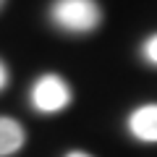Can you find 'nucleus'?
I'll list each match as a JSON object with an SVG mask.
<instances>
[{
	"label": "nucleus",
	"mask_w": 157,
	"mask_h": 157,
	"mask_svg": "<svg viewBox=\"0 0 157 157\" xmlns=\"http://www.w3.org/2000/svg\"><path fill=\"white\" fill-rule=\"evenodd\" d=\"M50 18L63 32H92L97 29L102 13L94 0H55Z\"/></svg>",
	"instance_id": "1"
},
{
	"label": "nucleus",
	"mask_w": 157,
	"mask_h": 157,
	"mask_svg": "<svg viewBox=\"0 0 157 157\" xmlns=\"http://www.w3.org/2000/svg\"><path fill=\"white\" fill-rule=\"evenodd\" d=\"M128 131L139 141H157V105H141L131 113Z\"/></svg>",
	"instance_id": "3"
},
{
	"label": "nucleus",
	"mask_w": 157,
	"mask_h": 157,
	"mask_svg": "<svg viewBox=\"0 0 157 157\" xmlns=\"http://www.w3.org/2000/svg\"><path fill=\"white\" fill-rule=\"evenodd\" d=\"M6 84H8V71H6V66L0 63V89H3Z\"/></svg>",
	"instance_id": "6"
},
{
	"label": "nucleus",
	"mask_w": 157,
	"mask_h": 157,
	"mask_svg": "<svg viewBox=\"0 0 157 157\" xmlns=\"http://www.w3.org/2000/svg\"><path fill=\"white\" fill-rule=\"evenodd\" d=\"M0 6H3V0H0Z\"/></svg>",
	"instance_id": "8"
},
{
	"label": "nucleus",
	"mask_w": 157,
	"mask_h": 157,
	"mask_svg": "<svg viewBox=\"0 0 157 157\" xmlns=\"http://www.w3.org/2000/svg\"><path fill=\"white\" fill-rule=\"evenodd\" d=\"M24 139H26V134H24L21 123L13 121V118L0 115V157H8L13 152H18L24 147Z\"/></svg>",
	"instance_id": "4"
},
{
	"label": "nucleus",
	"mask_w": 157,
	"mask_h": 157,
	"mask_svg": "<svg viewBox=\"0 0 157 157\" xmlns=\"http://www.w3.org/2000/svg\"><path fill=\"white\" fill-rule=\"evenodd\" d=\"M71 102V89L55 73L39 76L32 86V105L37 113H60Z\"/></svg>",
	"instance_id": "2"
},
{
	"label": "nucleus",
	"mask_w": 157,
	"mask_h": 157,
	"mask_svg": "<svg viewBox=\"0 0 157 157\" xmlns=\"http://www.w3.org/2000/svg\"><path fill=\"white\" fill-rule=\"evenodd\" d=\"M144 58L157 66V34H152V37L144 42Z\"/></svg>",
	"instance_id": "5"
},
{
	"label": "nucleus",
	"mask_w": 157,
	"mask_h": 157,
	"mask_svg": "<svg viewBox=\"0 0 157 157\" xmlns=\"http://www.w3.org/2000/svg\"><path fill=\"white\" fill-rule=\"evenodd\" d=\"M66 157H92V155H86V152H71V155H66Z\"/></svg>",
	"instance_id": "7"
}]
</instances>
